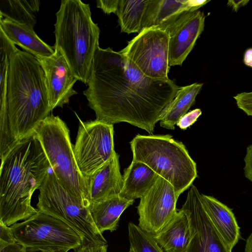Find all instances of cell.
<instances>
[{"instance_id": "obj_1", "label": "cell", "mask_w": 252, "mask_h": 252, "mask_svg": "<svg viewBox=\"0 0 252 252\" xmlns=\"http://www.w3.org/2000/svg\"><path fill=\"white\" fill-rule=\"evenodd\" d=\"M87 85L83 94L96 120L113 125L127 123L150 135L181 87L169 78L146 76L120 51L99 46Z\"/></svg>"}, {"instance_id": "obj_2", "label": "cell", "mask_w": 252, "mask_h": 252, "mask_svg": "<svg viewBox=\"0 0 252 252\" xmlns=\"http://www.w3.org/2000/svg\"><path fill=\"white\" fill-rule=\"evenodd\" d=\"M51 169L35 132L20 141L1 161L0 221L9 226L38 212L31 204Z\"/></svg>"}, {"instance_id": "obj_3", "label": "cell", "mask_w": 252, "mask_h": 252, "mask_svg": "<svg viewBox=\"0 0 252 252\" xmlns=\"http://www.w3.org/2000/svg\"><path fill=\"white\" fill-rule=\"evenodd\" d=\"M6 109L12 135L18 143L32 135L51 111L40 64L35 56L18 49L10 58Z\"/></svg>"}, {"instance_id": "obj_4", "label": "cell", "mask_w": 252, "mask_h": 252, "mask_svg": "<svg viewBox=\"0 0 252 252\" xmlns=\"http://www.w3.org/2000/svg\"><path fill=\"white\" fill-rule=\"evenodd\" d=\"M56 16L54 47L61 50L78 80L87 84L100 34L90 5L81 0H62Z\"/></svg>"}, {"instance_id": "obj_5", "label": "cell", "mask_w": 252, "mask_h": 252, "mask_svg": "<svg viewBox=\"0 0 252 252\" xmlns=\"http://www.w3.org/2000/svg\"><path fill=\"white\" fill-rule=\"evenodd\" d=\"M132 160L147 165L180 195L197 177L196 162L185 145L166 135L137 134L130 142Z\"/></svg>"}, {"instance_id": "obj_6", "label": "cell", "mask_w": 252, "mask_h": 252, "mask_svg": "<svg viewBox=\"0 0 252 252\" xmlns=\"http://www.w3.org/2000/svg\"><path fill=\"white\" fill-rule=\"evenodd\" d=\"M35 133L62 185L85 207L89 208L88 180L77 166L65 123L59 117L52 114L40 124Z\"/></svg>"}, {"instance_id": "obj_7", "label": "cell", "mask_w": 252, "mask_h": 252, "mask_svg": "<svg viewBox=\"0 0 252 252\" xmlns=\"http://www.w3.org/2000/svg\"><path fill=\"white\" fill-rule=\"evenodd\" d=\"M38 211L56 218L72 228L82 245H108L96 227L89 208L85 207L62 185L52 168L39 189Z\"/></svg>"}, {"instance_id": "obj_8", "label": "cell", "mask_w": 252, "mask_h": 252, "mask_svg": "<svg viewBox=\"0 0 252 252\" xmlns=\"http://www.w3.org/2000/svg\"><path fill=\"white\" fill-rule=\"evenodd\" d=\"M17 242L25 247L75 250L82 245L79 235L69 225L40 211L10 226Z\"/></svg>"}, {"instance_id": "obj_9", "label": "cell", "mask_w": 252, "mask_h": 252, "mask_svg": "<svg viewBox=\"0 0 252 252\" xmlns=\"http://www.w3.org/2000/svg\"><path fill=\"white\" fill-rule=\"evenodd\" d=\"M73 150L80 171L88 178L116 153L113 125L96 119L86 122L80 120Z\"/></svg>"}, {"instance_id": "obj_10", "label": "cell", "mask_w": 252, "mask_h": 252, "mask_svg": "<svg viewBox=\"0 0 252 252\" xmlns=\"http://www.w3.org/2000/svg\"><path fill=\"white\" fill-rule=\"evenodd\" d=\"M169 37L168 32L157 28L144 29L120 52L146 76L167 79Z\"/></svg>"}, {"instance_id": "obj_11", "label": "cell", "mask_w": 252, "mask_h": 252, "mask_svg": "<svg viewBox=\"0 0 252 252\" xmlns=\"http://www.w3.org/2000/svg\"><path fill=\"white\" fill-rule=\"evenodd\" d=\"M179 195L173 186L158 176L137 206L138 226L152 235L159 232L172 220L178 210Z\"/></svg>"}, {"instance_id": "obj_12", "label": "cell", "mask_w": 252, "mask_h": 252, "mask_svg": "<svg viewBox=\"0 0 252 252\" xmlns=\"http://www.w3.org/2000/svg\"><path fill=\"white\" fill-rule=\"evenodd\" d=\"M188 217L191 238L186 252H232L215 227L201 200V194L192 185L180 209Z\"/></svg>"}, {"instance_id": "obj_13", "label": "cell", "mask_w": 252, "mask_h": 252, "mask_svg": "<svg viewBox=\"0 0 252 252\" xmlns=\"http://www.w3.org/2000/svg\"><path fill=\"white\" fill-rule=\"evenodd\" d=\"M49 57H35L45 74L49 105L51 111L63 107L70 98L77 94L73 86L78 80L59 48Z\"/></svg>"}, {"instance_id": "obj_14", "label": "cell", "mask_w": 252, "mask_h": 252, "mask_svg": "<svg viewBox=\"0 0 252 252\" xmlns=\"http://www.w3.org/2000/svg\"><path fill=\"white\" fill-rule=\"evenodd\" d=\"M205 19L204 13L199 10L186 11L167 28L169 66H182L204 30Z\"/></svg>"}, {"instance_id": "obj_15", "label": "cell", "mask_w": 252, "mask_h": 252, "mask_svg": "<svg viewBox=\"0 0 252 252\" xmlns=\"http://www.w3.org/2000/svg\"><path fill=\"white\" fill-rule=\"evenodd\" d=\"M209 1L208 0H149L143 17L141 31L150 28L166 30L184 12L198 10Z\"/></svg>"}, {"instance_id": "obj_16", "label": "cell", "mask_w": 252, "mask_h": 252, "mask_svg": "<svg viewBox=\"0 0 252 252\" xmlns=\"http://www.w3.org/2000/svg\"><path fill=\"white\" fill-rule=\"evenodd\" d=\"M90 205L119 195L123 186L119 155L116 153L104 165L87 178Z\"/></svg>"}, {"instance_id": "obj_17", "label": "cell", "mask_w": 252, "mask_h": 252, "mask_svg": "<svg viewBox=\"0 0 252 252\" xmlns=\"http://www.w3.org/2000/svg\"><path fill=\"white\" fill-rule=\"evenodd\" d=\"M204 207L215 227L232 249L240 238V228L231 209L213 196L201 194Z\"/></svg>"}, {"instance_id": "obj_18", "label": "cell", "mask_w": 252, "mask_h": 252, "mask_svg": "<svg viewBox=\"0 0 252 252\" xmlns=\"http://www.w3.org/2000/svg\"><path fill=\"white\" fill-rule=\"evenodd\" d=\"M0 29L15 45L35 57H49L54 52L52 47L41 39L32 28L8 18H0Z\"/></svg>"}, {"instance_id": "obj_19", "label": "cell", "mask_w": 252, "mask_h": 252, "mask_svg": "<svg viewBox=\"0 0 252 252\" xmlns=\"http://www.w3.org/2000/svg\"><path fill=\"white\" fill-rule=\"evenodd\" d=\"M165 252H186L191 234L189 219L181 209L159 232L153 235Z\"/></svg>"}, {"instance_id": "obj_20", "label": "cell", "mask_w": 252, "mask_h": 252, "mask_svg": "<svg viewBox=\"0 0 252 252\" xmlns=\"http://www.w3.org/2000/svg\"><path fill=\"white\" fill-rule=\"evenodd\" d=\"M124 171L123 186L119 195L130 200L141 198L158 176L146 164L133 160Z\"/></svg>"}, {"instance_id": "obj_21", "label": "cell", "mask_w": 252, "mask_h": 252, "mask_svg": "<svg viewBox=\"0 0 252 252\" xmlns=\"http://www.w3.org/2000/svg\"><path fill=\"white\" fill-rule=\"evenodd\" d=\"M134 201L116 195L91 204L90 211L99 232L102 234L105 230H116L122 214Z\"/></svg>"}, {"instance_id": "obj_22", "label": "cell", "mask_w": 252, "mask_h": 252, "mask_svg": "<svg viewBox=\"0 0 252 252\" xmlns=\"http://www.w3.org/2000/svg\"><path fill=\"white\" fill-rule=\"evenodd\" d=\"M203 85L194 83L181 87L175 97L165 107L159 118L160 126L173 130L179 119L187 113L195 102V98Z\"/></svg>"}, {"instance_id": "obj_23", "label": "cell", "mask_w": 252, "mask_h": 252, "mask_svg": "<svg viewBox=\"0 0 252 252\" xmlns=\"http://www.w3.org/2000/svg\"><path fill=\"white\" fill-rule=\"evenodd\" d=\"M40 5V1L37 0H0V17L33 29L36 21L34 13L39 11Z\"/></svg>"}, {"instance_id": "obj_24", "label": "cell", "mask_w": 252, "mask_h": 252, "mask_svg": "<svg viewBox=\"0 0 252 252\" xmlns=\"http://www.w3.org/2000/svg\"><path fill=\"white\" fill-rule=\"evenodd\" d=\"M149 0H119L116 15L121 32L128 34L141 31L143 17Z\"/></svg>"}, {"instance_id": "obj_25", "label": "cell", "mask_w": 252, "mask_h": 252, "mask_svg": "<svg viewBox=\"0 0 252 252\" xmlns=\"http://www.w3.org/2000/svg\"><path fill=\"white\" fill-rule=\"evenodd\" d=\"M129 249L133 252H165L153 235L133 222L128 224Z\"/></svg>"}, {"instance_id": "obj_26", "label": "cell", "mask_w": 252, "mask_h": 252, "mask_svg": "<svg viewBox=\"0 0 252 252\" xmlns=\"http://www.w3.org/2000/svg\"><path fill=\"white\" fill-rule=\"evenodd\" d=\"M233 97L237 107L248 116H252V91L238 94Z\"/></svg>"}, {"instance_id": "obj_27", "label": "cell", "mask_w": 252, "mask_h": 252, "mask_svg": "<svg viewBox=\"0 0 252 252\" xmlns=\"http://www.w3.org/2000/svg\"><path fill=\"white\" fill-rule=\"evenodd\" d=\"M201 114L202 111L199 108L192 110L182 116L176 125L181 129L186 130L197 121Z\"/></svg>"}, {"instance_id": "obj_28", "label": "cell", "mask_w": 252, "mask_h": 252, "mask_svg": "<svg viewBox=\"0 0 252 252\" xmlns=\"http://www.w3.org/2000/svg\"><path fill=\"white\" fill-rule=\"evenodd\" d=\"M119 0H98L96 1V6L101 9L104 13L109 14H116Z\"/></svg>"}, {"instance_id": "obj_29", "label": "cell", "mask_w": 252, "mask_h": 252, "mask_svg": "<svg viewBox=\"0 0 252 252\" xmlns=\"http://www.w3.org/2000/svg\"><path fill=\"white\" fill-rule=\"evenodd\" d=\"M16 242L10 227L0 221V244H13Z\"/></svg>"}, {"instance_id": "obj_30", "label": "cell", "mask_w": 252, "mask_h": 252, "mask_svg": "<svg viewBox=\"0 0 252 252\" xmlns=\"http://www.w3.org/2000/svg\"><path fill=\"white\" fill-rule=\"evenodd\" d=\"M244 162L245 176L252 183V144L247 148Z\"/></svg>"}, {"instance_id": "obj_31", "label": "cell", "mask_w": 252, "mask_h": 252, "mask_svg": "<svg viewBox=\"0 0 252 252\" xmlns=\"http://www.w3.org/2000/svg\"><path fill=\"white\" fill-rule=\"evenodd\" d=\"M108 245L89 244L81 245L75 252H107Z\"/></svg>"}, {"instance_id": "obj_32", "label": "cell", "mask_w": 252, "mask_h": 252, "mask_svg": "<svg viewBox=\"0 0 252 252\" xmlns=\"http://www.w3.org/2000/svg\"><path fill=\"white\" fill-rule=\"evenodd\" d=\"M25 248L18 242L13 244H0V252H21Z\"/></svg>"}, {"instance_id": "obj_33", "label": "cell", "mask_w": 252, "mask_h": 252, "mask_svg": "<svg viewBox=\"0 0 252 252\" xmlns=\"http://www.w3.org/2000/svg\"><path fill=\"white\" fill-rule=\"evenodd\" d=\"M64 249H53L51 248H42L36 247H25L21 252H67Z\"/></svg>"}, {"instance_id": "obj_34", "label": "cell", "mask_w": 252, "mask_h": 252, "mask_svg": "<svg viewBox=\"0 0 252 252\" xmlns=\"http://www.w3.org/2000/svg\"><path fill=\"white\" fill-rule=\"evenodd\" d=\"M249 0H229L228 1V5L232 7L233 10L237 11L240 7L247 4Z\"/></svg>"}, {"instance_id": "obj_35", "label": "cell", "mask_w": 252, "mask_h": 252, "mask_svg": "<svg viewBox=\"0 0 252 252\" xmlns=\"http://www.w3.org/2000/svg\"><path fill=\"white\" fill-rule=\"evenodd\" d=\"M243 62L246 65L252 67V48L246 50L244 55Z\"/></svg>"}, {"instance_id": "obj_36", "label": "cell", "mask_w": 252, "mask_h": 252, "mask_svg": "<svg viewBox=\"0 0 252 252\" xmlns=\"http://www.w3.org/2000/svg\"><path fill=\"white\" fill-rule=\"evenodd\" d=\"M245 252H252V233L247 240Z\"/></svg>"}, {"instance_id": "obj_37", "label": "cell", "mask_w": 252, "mask_h": 252, "mask_svg": "<svg viewBox=\"0 0 252 252\" xmlns=\"http://www.w3.org/2000/svg\"><path fill=\"white\" fill-rule=\"evenodd\" d=\"M128 252H132V251L131 250L129 249V251Z\"/></svg>"}]
</instances>
